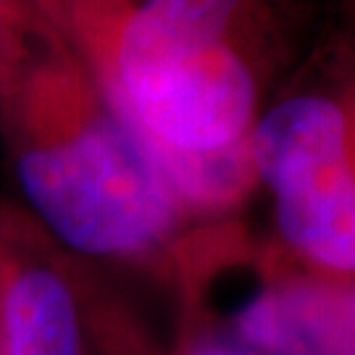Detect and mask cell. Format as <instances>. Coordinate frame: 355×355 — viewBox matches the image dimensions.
<instances>
[{
  "label": "cell",
  "instance_id": "6da1fadb",
  "mask_svg": "<svg viewBox=\"0 0 355 355\" xmlns=\"http://www.w3.org/2000/svg\"><path fill=\"white\" fill-rule=\"evenodd\" d=\"M0 155L19 205L95 268L177 248L187 208L58 29H0Z\"/></svg>",
  "mask_w": 355,
  "mask_h": 355
},
{
  "label": "cell",
  "instance_id": "7a4b0ae2",
  "mask_svg": "<svg viewBox=\"0 0 355 355\" xmlns=\"http://www.w3.org/2000/svg\"><path fill=\"white\" fill-rule=\"evenodd\" d=\"M250 155L292 250L329 274H355V171L343 111L324 98L282 103L253 127Z\"/></svg>",
  "mask_w": 355,
  "mask_h": 355
},
{
  "label": "cell",
  "instance_id": "3957f363",
  "mask_svg": "<svg viewBox=\"0 0 355 355\" xmlns=\"http://www.w3.org/2000/svg\"><path fill=\"white\" fill-rule=\"evenodd\" d=\"M0 355H92L87 263L3 195Z\"/></svg>",
  "mask_w": 355,
  "mask_h": 355
},
{
  "label": "cell",
  "instance_id": "277c9868",
  "mask_svg": "<svg viewBox=\"0 0 355 355\" xmlns=\"http://www.w3.org/2000/svg\"><path fill=\"white\" fill-rule=\"evenodd\" d=\"M184 324L263 355H355V284L277 277L248 287L227 311L184 313Z\"/></svg>",
  "mask_w": 355,
  "mask_h": 355
},
{
  "label": "cell",
  "instance_id": "5b68a950",
  "mask_svg": "<svg viewBox=\"0 0 355 355\" xmlns=\"http://www.w3.org/2000/svg\"><path fill=\"white\" fill-rule=\"evenodd\" d=\"M87 308L92 355H171L153 337L124 295L101 268H87Z\"/></svg>",
  "mask_w": 355,
  "mask_h": 355
},
{
  "label": "cell",
  "instance_id": "8992f818",
  "mask_svg": "<svg viewBox=\"0 0 355 355\" xmlns=\"http://www.w3.org/2000/svg\"><path fill=\"white\" fill-rule=\"evenodd\" d=\"M0 29H58L55 0H0Z\"/></svg>",
  "mask_w": 355,
  "mask_h": 355
},
{
  "label": "cell",
  "instance_id": "52a82bcc",
  "mask_svg": "<svg viewBox=\"0 0 355 355\" xmlns=\"http://www.w3.org/2000/svg\"><path fill=\"white\" fill-rule=\"evenodd\" d=\"M171 355H263L240 347V345L221 340L211 331L192 327V324H182L177 337V345L171 347Z\"/></svg>",
  "mask_w": 355,
  "mask_h": 355
}]
</instances>
